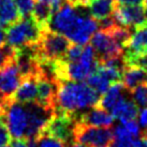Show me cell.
<instances>
[{
  "label": "cell",
  "mask_w": 147,
  "mask_h": 147,
  "mask_svg": "<svg viewBox=\"0 0 147 147\" xmlns=\"http://www.w3.org/2000/svg\"><path fill=\"white\" fill-rule=\"evenodd\" d=\"M4 119L13 139H25L28 129L29 113L27 104L10 100L5 110ZM26 140V139H25Z\"/></svg>",
  "instance_id": "8992f818"
},
{
  "label": "cell",
  "mask_w": 147,
  "mask_h": 147,
  "mask_svg": "<svg viewBox=\"0 0 147 147\" xmlns=\"http://www.w3.org/2000/svg\"><path fill=\"white\" fill-rule=\"evenodd\" d=\"M90 43L96 52L98 61H104L123 55V49L116 42L109 30L100 29L98 32H94L90 39Z\"/></svg>",
  "instance_id": "52a82bcc"
},
{
  "label": "cell",
  "mask_w": 147,
  "mask_h": 147,
  "mask_svg": "<svg viewBox=\"0 0 147 147\" xmlns=\"http://www.w3.org/2000/svg\"><path fill=\"white\" fill-rule=\"evenodd\" d=\"M37 0H14L22 17L30 16Z\"/></svg>",
  "instance_id": "d4e9b609"
},
{
  "label": "cell",
  "mask_w": 147,
  "mask_h": 147,
  "mask_svg": "<svg viewBox=\"0 0 147 147\" xmlns=\"http://www.w3.org/2000/svg\"><path fill=\"white\" fill-rule=\"evenodd\" d=\"M87 84L92 88L94 89L99 94H104L107 91V89L110 88V86L112 85V83L107 80V78L103 75L102 73H100L99 71H94V73H91L87 78Z\"/></svg>",
  "instance_id": "ffe728a7"
},
{
  "label": "cell",
  "mask_w": 147,
  "mask_h": 147,
  "mask_svg": "<svg viewBox=\"0 0 147 147\" xmlns=\"http://www.w3.org/2000/svg\"><path fill=\"white\" fill-rule=\"evenodd\" d=\"M14 58H15V49L11 47L8 44L0 46V69L10 62L14 61Z\"/></svg>",
  "instance_id": "603a6c76"
},
{
  "label": "cell",
  "mask_w": 147,
  "mask_h": 147,
  "mask_svg": "<svg viewBox=\"0 0 147 147\" xmlns=\"http://www.w3.org/2000/svg\"><path fill=\"white\" fill-rule=\"evenodd\" d=\"M72 42L65 34L49 29L43 31L40 40L36 44L39 61H57L65 57Z\"/></svg>",
  "instance_id": "3957f363"
},
{
  "label": "cell",
  "mask_w": 147,
  "mask_h": 147,
  "mask_svg": "<svg viewBox=\"0 0 147 147\" xmlns=\"http://www.w3.org/2000/svg\"><path fill=\"white\" fill-rule=\"evenodd\" d=\"M76 120L67 114H55L47 123L44 132L63 141L67 145L74 141L73 132Z\"/></svg>",
  "instance_id": "9c48e42d"
},
{
  "label": "cell",
  "mask_w": 147,
  "mask_h": 147,
  "mask_svg": "<svg viewBox=\"0 0 147 147\" xmlns=\"http://www.w3.org/2000/svg\"><path fill=\"white\" fill-rule=\"evenodd\" d=\"M67 147H88V146H86V145H84L82 143H78L76 141H73V142H71L70 144H68Z\"/></svg>",
  "instance_id": "d6a6232c"
},
{
  "label": "cell",
  "mask_w": 147,
  "mask_h": 147,
  "mask_svg": "<svg viewBox=\"0 0 147 147\" xmlns=\"http://www.w3.org/2000/svg\"><path fill=\"white\" fill-rule=\"evenodd\" d=\"M121 82L128 92H131L136 86L147 82V69L142 65H125Z\"/></svg>",
  "instance_id": "7c38bea8"
},
{
  "label": "cell",
  "mask_w": 147,
  "mask_h": 147,
  "mask_svg": "<svg viewBox=\"0 0 147 147\" xmlns=\"http://www.w3.org/2000/svg\"><path fill=\"white\" fill-rule=\"evenodd\" d=\"M111 112H112V115L114 116V118L120 120V123H123L127 120H133L140 114L138 104L134 101L128 100L126 98L117 103Z\"/></svg>",
  "instance_id": "9a60e30c"
},
{
  "label": "cell",
  "mask_w": 147,
  "mask_h": 147,
  "mask_svg": "<svg viewBox=\"0 0 147 147\" xmlns=\"http://www.w3.org/2000/svg\"><path fill=\"white\" fill-rule=\"evenodd\" d=\"M38 147H67V144L53 135L43 132L36 139Z\"/></svg>",
  "instance_id": "44dd1931"
},
{
  "label": "cell",
  "mask_w": 147,
  "mask_h": 147,
  "mask_svg": "<svg viewBox=\"0 0 147 147\" xmlns=\"http://www.w3.org/2000/svg\"><path fill=\"white\" fill-rule=\"evenodd\" d=\"M116 1L123 4H144V0H116Z\"/></svg>",
  "instance_id": "1f68e13d"
},
{
  "label": "cell",
  "mask_w": 147,
  "mask_h": 147,
  "mask_svg": "<svg viewBox=\"0 0 147 147\" xmlns=\"http://www.w3.org/2000/svg\"><path fill=\"white\" fill-rule=\"evenodd\" d=\"M10 147H28L27 140L25 141V139H13Z\"/></svg>",
  "instance_id": "f546056e"
},
{
  "label": "cell",
  "mask_w": 147,
  "mask_h": 147,
  "mask_svg": "<svg viewBox=\"0 0 147 147\" xmlns=\"http://www.w3.org/2000/svg\"><path fill=\"white\" fill-rule=\"evenodd\" d=\"M74 141L88 147L112 146L114 134L111 127H97L76 123L73 132Z\"/></svg>",
  "instance_id": "277c9868"
},
{
  "label": "cell",
  "mask_w": 147,
  "mask_h": 147,
  "mask_svg": "<svg viewBox=\"0 0 147 147\" xmlns=\"http://www.w3.org/2000/svg\"><path fill=\"white\" fill-rule=\"evenodd\" d=\"M144 4H145V7H146V9H147V0H144Z\"/></svg>",
  "instance_id": "d590c367"
},
{
  "label": "cell",
  "mask_w": 147,
  "mask_h": 147,
  "mask_svg": "<svg viewBox=\"0 0 147 147\" xmlns=\"http://www.w3.org/2000/svg\"><path fill=\"white\" fill-rule=\"evenodd\" d=\"M106 147H111V146H106Z\"/></svg>",
  "instance_id": "8d00e7d4"
},
{
  "label": "cell",
  "mask_w": 147,
  "mask_h": 147,
  "mask_svg": "<svg viewBox=\"0 0 147 147\" xmlns=\"http://www.w3.org/2000/svg\"><path fill=\"white\" fill-rule=\"evenodd\" d=\"M114 140L112 143V147H133V135L127 130L123 123L116 126L113 129Z\"/></svg>",
  "instance_id": "d6986e66"
},
{
  "label": "cell",
  "mask_w": 147,
  "mask_h": 147,
  "mask_svg": "<svg viewBox=\"0 0 147 147\" xmlns=\"http://www.w3.org/2000/svg\"><path fill=\"white\" fill-rule=\"evenodd\" d=\"M83 49H84V45L72 43L62 59H65V61H76L82 57Z\"/></svg>",
  "instance_id": "cb8c5ba5"
},
{
  "label": "cell",
  "mask_w": 147,
  "mask_h": 147,
  "mask_svg": "<svg viewBox=\"0 0 147 147\" xmlns=\"http://www.w3.org/2000/svg\"><path fill=\"white\" fill-rule=\"evenodd\" d=\"M22 15L14 0H0V24L9 27L18 22Z\"/></svg>",
  "instance_id": "2e32d148"
},
{
  "label": "cell",
  "mask_w": 147,
  "mask_h": 147,
  "mask_svg": "<svg viewBox=\"0 0 147 147\" xmlns=\"http://www.w3.org/2000/svg\"><path fill=\"white\" fill-rule=\"evenodd\" d=\"M27 144H28V147H38L37 143H36V139L27 140Z\"/></svg>",
  "instance_id": "836d02e7"
},
{
  "label": "cell",
  "mask_w": 147,
  "mask_h": 147,
  "mask_svg": "<svg viewBox=\"0 0 147 147\" xmlns=\"http://www.w3.org/2000/svg\"><path fill=\"white\" fill-rule=\"evenodd\" d=\"M53 9L47 2L38 0V2H36L34 4L31 16L36 20V22L42 28L46 30V29H49V23L53 16Z\"/></svg>",
  "instance_id": "ac0fdd59"
},
{
  "label": "cell",
  "mask_w": 147,
  "mask_h": 147,
  "mask_svg": "<svg viewBox=\"0 0 147 147\" xmlns=\"http://www.w3.org/2000/svg\"><path fill=\"white\" fill-rule=\"evenodd\" d=\"M147 55V21L134 27L130 41L123 51L125 65H144Z\"/></svg>",
  "instance_id": "5b68a950"
},
{
  "label": "cell",
  "mask_w": 147,
  "mask_h": 147,
  "mask_svg": "<svg viewBox=\"0 0 147 147\" xmlns=\"http://www.w3.org/2000/svg\"><path fill=\"white\" fill-rule=\"evenodd\" d=\"M125 126V128H126L127 130L130 132L131 134L133 135V138H140L141 135H142V131H141V125H139V123L135 121V119H133V120H127V121H123V123H121Z\"/></svg>",
  "instance_id": "4316f807"
},
{
  "label": "cell",
  "mask_w": 147,
  "mask_h": 147,
  "mask_svg": "<svg viewBox=\"0 0 147 147\" xmlns=\"http://www.w3.org/2000/svg\"><path fill=\"white\" fill-rule=\"evenodd\" d=\"M126 91H128V90L126 89V87L121 81L113 83L105 94H102V97L100 98L97 105L101 106L109 112H111L117 103H119L123 99H125Z\"/></svg>",
  "instance_id": "5bb4252c"
},
{
  "label": "cell",
  "mask_w": 147,
  "mask_h": 147,
  "mask_svg": "<svg viewBox=\"0 0 147 147\" xmlns=\"http://www.w3.org/2000/svg\"><path fill=\"white\" fill-rule=\"evenodd\" d=\"M114 119V116L111 115L107 110L99 105H94L83 112L78 117L76 123L97 127H112Z\"/></svg>",
  "instance_id": "8fae6325"
},
{
  "label": "cell",
  "mask_w": 147,
  "mask_h": 147,
  "mask_svg": "<svg viewBox=\"0 0 147 147\" xmlns=\"http://www.w3.org/2000/svg\"><path fill=\"white\" fill-rule=\"evenodd\" d=\"M13 100L20 103H32L38 100L37 76H28L23 80L20 87L13 96Z\"/></svg>",
  "instance_id": "4fadbf2b"
},
{
  "label": "cell",
  "mask_w": 147,
  "mask_h": 147,
  "mask_svg": "<svg viewBox=\"0 0 147 147\" xmlns=\"http://www.w3.org/2000/svg\"><path fill=\"white\" fill-rule=\"evenodd\" d=\"M140 125L143 128V133L147 134V107L143 109L140 113Z\"/></svg>",
  "instance_id": "83f0119b"
},
{
  "label": "cell",
  "mask_w": 147,
  "mask_h": 147,
  "mask_svg": "<svg viewBox=\"0 0 147 147\" xmlns=\"http://www.w3.org/2000/svg\"><path fill=\"white\" fill-rule=\"evenodd\" d=\"M144 67L147 69V55H146V57H145V61H144Z\"/></svg>",
  "instance_id": "e575fe53"
},
{
  "label": "cell",
  "mask_w": 147,
  "mask_h": 147,
  "mask_svg": "<svg viewBox=\"0 0 147 147\" xmlns=\"http://www.w3.org/2000/svg\"><path fill=\"white\" fill-rule=\"evenodd\" d=\"M133 147H147V134L142 133V135L134 141Z\"/></svg>",
  "instance_id": "f1b7e54d"
},
{
  "label": "cell",
  "mask_w": 147,
  "mask_h": 147,
  "mask_svg": "<svg viewBox=\"0 0 147 147\" xmlns=\"http://www.w3.org/2000/svg\"><path fill=\"white\" fill-rule=\"evenodd\" d=\"M12 135L9 131L4 116H0V145H8L11 143Z\"/></svg>",
  "instance_id": "484cf974"
},
{
  "label": "cell",
  "mask_w": 147,
  "mask_h": 147,
  "mask_svg": "<svg viewBox=\"0 0 147 147\" xmlns=\"http://www.w3.org/2000/svg\"><path fill=\"white\" fill-rule=\"evenodd\" d=\"M23 80L24 78L15 61L4 65L0 69V94L5 98L12 99Z\"/></svg>",
  "instance_id": "30bf717a"
},
{
  "label": "cell",
  "mask_w": 147,
  "mask_h": 147,
  "mask_svg": "<svg viewBox=\"0 0 147 147\" xmlns=\"http://www.w3.org/2000/svg\"><path fill=\"white\" fill-rule=\"evenodd\" d=\"M113 16L118 25L131 29L147 21V9L145 4H123L116 1Z\"/></svg>",
  "instance_id": "ba28073f"
},
{
  "label": "cell",
  "mask_w": 147,
  "mask_h": 147,
  "mask_svg": "<svg viewBox=\"0 0 147 147\" xmlns=\"http://www.w3.org/2000/svg\"><path fill=\"white\" fill-rule=\"evenodd\" d=\"M7 42V29L3 28L2 25H0V46L5 44Z\"/></svg>",
  "instance_id": "4dcf8cb0"
},
{
  "label": "cell",
  "mask_w": 147,
  "mask_h": 147,
  "mask_svg": "<svg viewBox=\"0 0 147 147\" xmlns=\"http://www.w3.org/2000/svg\"><path fill=\"white\" fill-rule=\"evenodd\" d=\"M116 0H91L89 5L90 15L97 21L111 16L115 10Z\"/></svg>",
  "instance_id": "e0dca14e"
},
{
  "label": "cell",
  "mask_w": 147,
  "mask_h": 147,
  "mask_svg": "<svg viewBox=\"0 0 147 147\" xmlns=\"http://www.w3.org/2000/svg\"><path fill=\"white\" fill-rule=\"evenodd\" d=\"M130 94L133 98V101L138 104L139 107H147V82L136 86Z\"/></svg>",
  "instance_id": "7402d4cb"
},
{
  "label": "cell",
  "mask_w": 147,
  "mask_h": 147,
  "mask_svg": "<svg viewBox=\"0 0 147 147\" xmlns=\"http://www.w3.org/2000/svg\"><path fill=\"white\" fill-rule=\"evenodd\" d=\"M100 94L87 83L65 81L59 84L56 100L55 114L70 115L78 120L83 112L97 105Z\"/></svg>",
  "instance_id": "6da1fadb"
},
{
  "label": "cell",
  "mask_w": 147,
  "mask_h": 147,
  "mask_svg": "<svg viewBox=\"0 0 147 147\" xmlns=\"http://www.w3.org/2000/svg\"><path fill=\"white\" fill-rule=\"evenodd\" d=\"M44 29L38 24L31 15L21 20L7 28V44L13 49L37 44Z\"/></svg>",
  "instance_id": "7a4b0ae2"
}]
</instances>
